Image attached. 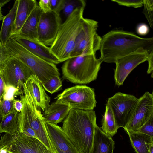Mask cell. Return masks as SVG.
Instances as JSON below:
<instances>
[{"instance_id":"60d3db41","label":"cell","mask_w":153,"mask_h":153,"mask_svg":"<svg viewBox=\"0 0 153 153\" xmlns=\"http://www.w3.org/2000/svg\"><path fill=\"white\" fill-rule=\"evenodd\" d=\"M4 16L2 13L1 9H0V21H3L4 19Z\"/></svg>"},{"instance_id":"603a6c76","label":"cell","mask_w":153,"mask_h":153,"mask_svg":"<svg viewBox=\"0 0 153 153\" xmlns=\"http://www.w3.org/2000/svg\"><path fill=\"white\" fill-rule=\"evenodd\" d=\"M132 147L136 153H149L153 145V138L138 132H127Z\"/></svg>"},{"instance_id":"7c38bea8","label":"cell","mask_w":153,"mask_h":153,"mask_svg":"<svg viewBox=\"0 0 153 153\" xmlns=\"http://www.w3.org/2000/svg\"><path fill=\"white\" fill-rule=\"evenodd\" d=\"M153 115V94L146 92L140 98L128 123L124 128L127 132H136Z\"/></svg>"},{"instance_id":"4fadbf2b","label":"cell","mask_w":153,"mask_h":153,"mask_svg":"<svg viewBox=\"0 0 153 153\" xmlns=\"http://www.w3.org/2000/svg\"><path fill=\"white\" fill-rule=\"evenodd\" d=\"M59 14L51 10L41 14L38 28L39 42L47 46L54 42L62 23Z\"/></svg>"},{"instance_id":"f35d334b","label":"cell","mask_w":153,"mask_h":153,"mask_svg":"<svg viewBox=\"0 0 153 153\" xmlns=\"http://www.w3.org/2000/svg\"><path fill=\"white\" fill-rule=\"evenodd\" d=\"M10 1V0H0V9H1L2 7Z\"/></svg>"},{"instance_id":"4316f807","label":"cell","mask_w":153,"mask_h":153,"mask_svg":"<svg viewBox=\"0 0 153 153\" xmlns=\"http://www.w3.org/2000/svg\"><path fill=\"white\" fill-rule=\"evenodd\" d=\"M42 84L45 91L52 94L58 91L62 85V81L58 75L53 76Z\"/></svg>"},{"instance_id":"f546056e","label":"cell","mask_w":153,"mask_h":153,"mask_svg":"<svg viewBox=\"0 0 153 153\" xmlns=\"http://www.w3.org/2000/svg\"><path fill=\"white\" fill-rule=\"evenodd\" d=\"M13 100L2 99L0 101V116L1 117L9 114L14 109L13 107Z\"/></svg>"},{"instance_id":"8fae6325","label":"cell","mask_w":153,"mask_h":153,"mask_svg":"<svg viewBox=\"0 0 153 153\" xmlns=\"http://www.w3.org/2000/svg\"><path fill=\"white\" fill-rule=\"evenodd\" d=\"M0 67L5 85L13 86L23 92L27 81L33 75L31 70L22 62L11 56Z\"/></svg>"},{"instance_id":"9c48e42d","label":"cell","mask_w":153,"mask_h":153,"mask_svg":"<svg viewBox=\"0 0 153 153\" xmlns=\"http://www.w3.org/2000/svg\"><path fill=\"white\" fill-rule=\"evenodd\" d=\"M57 103H65L71 109L93 110L97 102L94 89L85 85H76L65 89L55 98Z\"/></svg>"},{"instance_id":"d590c367","label":"cell","mask_w":153,"mask_h":153,"mask_svg":"<svg viewBox=\"0 0 153 153\" xmlns=\"http://www.w3.org/2000/svg\"><path fill=\"white\" fill-rule=\"evenodd\" d=\"M149 28L148 25L144 23L139 25L136 28L137 33L140 35H145L149 33Z\"/></svg>"},{"instance_id":"6da1fadb","label":"cell","mask_w":153,"mask_h":153,"mask_svg":"<svg viewBox=\"0 0 153 153\" xmlns=\"http://www.w3.org/2000/svg\"><path fill=\"white\" fill-rule=\"evenodd\" d=\"M99 50L102 62L115 63L117 59L136 52L153 53V38H142L123 30H111L101 37Z\"/></svg>"},{"instance_id":"30bf717a","label":"cell","mask_w":153,"mask_h":153,"mask_svg":"<svg viewBox=\"0 0 153 153\" xmlns=\"http://www.w3.org/2000/svg\"><path fill=\"white\" fill-rule=\"evenodd\" d=\"M138 98L135 96L118 92L109 98L107 103L111 107L119 128H124L129 121Z\"/></svg>"},{"instance_id":"d6a6232c","label":"cell","mask_w":153,"mask_h":153,"mask_svg":"<svg viewBox=\"0 0 153 153\" xmlns=\"http://www.w3.org/2000/svg\"><path fill=\"white\" fill-rule=\"evenodd\" d=\"M11 56L5 45L0 42V67L7 59Z\"/></svg>"},{"instance_id":"44dd1931","label":"cell","mask_w":153,"mask_h":153,"mask_svg":"<svg viewBox=\"0 0 153 153\" xmlns=\"http://www.w3.org/2000/svg\"><path fill=\"white\" fill-rule=\"evenodd\" d=\"M114 142L97 125L95 129L91 153H113Z\"/></svg>"},{"instance_id":"8992f818","label":"cell","mask_w":153,"mask_h":153,"mask_svg":"<svg viewBox=\"0 0 153 153\" xmlns=\"http://www.w3.org/2000/svg\"><path fill=\"white\" fill-rule=\"evenodd\" d=\"M5 46L11 56L27 66L42 84L45 82L53 76L60 75L55 64L46 61L33 54L14 39L11 38Z\"/></svg>"},{"instance_id":"2e32d148","label":"cell","mask_w":153,"mask_h":153,"mask_svg":"<svg viewBox=\"0 0 153 153\" xmlns=\"http://www.w3.org/2000/svg\"><path fill=\"white\" fill-rule=\"evenodd\" d=\"M13 38L29 51L44 60L55 65L60 63L52 53L50 47L39 42L19 37Z\"/></svg>"},{"instance_id":"e0dca14e","label":"cell","mask_w":153,"mask_h":153,"mask_svg":"<svg viewBox=\"0 0 153 153\" xmlns=\"http://www.w3.org/2000/svg\"><path fill=\"white\" fill-rule=\"evenodd\" d=\"M25 85L38 109L45 111L50 105L51 98L47 94L42 83L34 75H32Z\"/></svg>"},{"instance_id":"ac0fdd59","label":"cell","mask_w":153,"mask_h":153,"mask_svg":"<svg viewBox=\"0 0 153 153\" xmlns=\"http://www.w3.org/2000/svg\"><path fill=\"white\" fill-rule=\"evenodd\" d=\"M42 12L38 5L33 10L19 32L11 38L19 37L30 40L39 41L38 28Z\"/></svg>"},{"instance_id":"7402d4cb","label":"cell","mask_w":153,"mask_h":153,"mask_svg":"<svg viewBox=\"0 0 153 153\" xmlns=\"http://www.w3.org/2000/svg\"><path fill=\"white\" fill-rule=\"evenodd\" d=\"M18 5V0L15 1L13 6L5 16L0 31V42L5 45L12 35L13 27L14 23Z\"/></svg>"},{"instance_id":"3957f363","label":"cell","mask_w":153,"mask_h":153,"mask_svg":"<svg viewBox=\"0 0 153 153\" xmlns=\"http://www.w3.org/2000/svg\"><path fill=\"white\" fill-rule=\"evenodd\" d=\"M19 96L23 107L18 116V131L38 139L53 153H56L49 138L42 114L36 106L26 85Z\"/></svg>"},{"instance_id":"ee69618b","label":"cell","mask_w":153,"mask_h":153,"mask_svg":"<svg viewBox=\"0 0 153 153\" xmlns=\"http://www.w3.org/2000/svg\"></svg>"},{"instance_id":"cb8c5ba5","label":"cell","mask_w":153,"mask_h":153,"mask_svg":"<svg viewBox=\"0 0 153 153\" xmlns=\"http://www.w3.org/2000/svg\"><path fill=\"white\" fill-rule=\"evenodd\" d=\"M19 113L14 109L9 114L1 117L0 122V134H11L18 131Z\"/></svg>"},{"instance_id":"7a4b0ae2","label":"cell","mask_w":153,"mask_h":153,"mask_svg":"<svg viewBox=\"0 0 153 153\" xmlns=\"http://www.w3.org/2000/svg\"><path fill=\"white\" fill-rule=\"evenodd\" d=\"M97 126L94 110L71 109L63 122L62 128L80 153H91Z\"/></svg>"},{"instance_id":"74e56055","label":"cell","mask_w":153,"mask_h":153,"mask_svg":"<svg viewBox=\"0 0 153 153\" xmlns=\"http://www.w3.org/2000/svg\"><path fill=\"white\" fill-rule=\"evenodd\" d=\"M13 107L15 110L19 113L21 111L23 105L20 100L15 99L13 100Z\"/></svg>"},{"instance_id":"52a82bcc","label":"cell","mask_w":153,"mask_h":153,"mask_svg":"<svg viewBox=\"0 0 153 153\" xmlns=\"http://www.w3.org/2000/svg\"><path fill=\"white\" fill-rule=\"evenodd\" d=\"M98 22L93 19L83 18L82 28L75 41L70 58L95 54L99 50L101 37L97 31Z\"/></svg>"},{"instance_id":"9a60e30c","label":"cell","mask_w":153,"mask_h":153,"mask_svg":"<svg viewBox=\"0 0 153 153\" xmlns=\"http://www.w3.org/2000/svg\"><path fill=\"white\" fill-rule=\"evenodd\" d=\"M45 123L49 138L54 148H59L64 153H80L62 127L50 123Z\"/></svg>"},{"instance_id":"7bdbcfd3","label":"cell","mask_w":153,"mask_h":153,"mask_svg":"<svg viewBox=\"0 0 153 153\" xmlns=\"http://www.w3.org/2000/svg\"><path fill=\"white\" fill-rule=\"evenodd\" d=\"M0 136H1V134H0V138H1Z\"/></svg>"},{"instance_id":"ba28073f","label":"cell","mask_w":153,"mask_h":153,"mask_svg":"<svg viewBox=\"0 0 153 153\" xmlns=\"http://www.w3.org/2000/svg\"><path fill=\"white\" fill-rule=\"evenodd\" d=\"M9 153H53L38 139L26 136L19 131L5 134L0 139V149Z\"/></svg>"},{"instance_id":"5b68a950","label":"cell","mask_w":153,"mask_h":153,"mask_svg":"<svg viewBox=\"0 0 153 153\" xmlns=\"http://www.w3.org/2000/svg\"><path fill=\"white\" fill-rule=\"evenodd\" d=\"M102 62L95 54L70 58L62 67L63 77L74 84L89 83L97 79Z\"/></svg>"},{"instance_id":"f1b7e54d","label":"cell","mask_w":153,"mask_h":153,"mask_svg":"<svg viewBox=\"0 0 153 153\" xmlns=\"http://www.w3.org/2000/svg\"><path fill=\"white\" fill-rule=\"evenodd\" d=\"M23 93L13 86L5 85L2 99L13 100L15 99V97L19 96L22 94Z\"/></svg>"},{"instance_id":"e575fe53","label":"cell","mask_w":153,"mask_h":153,"mask_svg":"<svg viewBox=\"0 0 153 153\" xmlns=\"http://www.w3.org/2000/svg\"><path fill=\"white\" fill-rule=\"evenodd\" d=\"M38 5L43 13H46L52 10L50 0H40Z\"/></svg>"},{"instance_id":"1f68e13d","label":"cell","mask_w":153,"mask_h":153,"mask_svg":"<svg viewBox=\"0 0 153 153\" xmlns=\"http://www.w3.org/2000/svg\"><path fill=\"white\" fill-rule=\"evenodd\" d=\"M120 6L139 8L143 6V0H112Z\"/></svg>"},{"instance_id":"d6986e66","label":"cell","mask_w":153,"mask_h":153,"mask_svg":"<svg viewBox=\"0 0 153 153\" xmlns=\"http://www.w3.org/2000/svg\"><path fill=\"white\" fill-rule=\"evenodd\" d=\"M38 5L35 0H18V5L12 36L19 32L29 16Z\"/></svg>"},{"instance_id":"ab89813d","label":"cell","mask_w":153,"mask_h":153,"mask_svg":"<svg viewBox=\"0 0 153 153\" xmlns=\"http://www.w3.org/2000/svg\"><path fill=\"white\" fill-rule=\"evenodd\" d=\"M54 149H55L56 153H64L62 150L60 149L59 148L54 147Z\"/></svg>"},{"instance_id":"484cf974","label":"cell","mask_w":153,"mask_h":153,"mask_svg":"<svg viewBox=\"0 0 153 153\" xmlns=\"http://www.w3.org/2000/svg\"><path fill=\"white\" fill-rule=\"evenodd\" d=\"M86 4L84 0H63L61 12H62L66 19L75 10L79 8L85 7Z\"/></svg>"},{"instance_id":"5bb4252c","label":"cell","mask_w":153,"mask_h":153,"mask_svg":"<svg viewBox=\"0 0 153 153\" xmlns=\"http://www.w3.org/2000/svg\"><path fill=\"white\" fill-rule=\"evenodd\" d=\"M150 54L137 52L117 59L115 62L116 66L114 77L115 85L118 86L123 85L130 72L139 64L147 61Z\"/></svg>"},{"instance_id":"ffe728a7","label":"cell","mask_w":153,"mask_h":153,"mask_svg":"<svg viewBox=\"0 0 153 153\" xmlns=\"http://www.w3.org/2000/svg\"><path fill=\"white\" fill-rule=\"evenodd\" d=\"M71 109L66 104L53 102L50 105L42 114L44 122L45 123L57 125L64 120Z\"/></svg>"},{"instance_id":"836d02e7","label":"cell","mask_w":153,"mask_h":153,"mask_svg":"<svg viewBox=\"0 0 153 153\" xmlns=\"http://www.w3.org/2000/svg\"><path fill=\"white\" fill-rule=\"evenodd\" d=\"M50 1L51 10L60 15L62 9L63 0H50Z\"/></svg>"},{"instance_id":"83f0119b","label":"cell","mask_w":153,"mask_h":153,"mask_svg":"<svg viewBox=\"0 0 153 153\" xmlns=\"http://www.w3.org/2000/svg\"><path fill=\"white\" fill-rule=\"evenodd\" d=\"M143 13L152 28L153 26V0H143Z\"/></svg>"},{"instance_id":"b9f144b4","label":"cell","mask_w":153,"mask_h":153,"mask_svg":"<svg viewBox=\"0 0 153 153\" xmlns=\"http://www.w3.org/2000/svg\"><path fill=\"white\" fill-rule=\"evenodd\" d=\"M149 153H153V145L150 147L149 150Z\"/></svg>"},{"instance_id":"8d00e7d4","label":"cell","mask_w":153,"mask_h":153,"mask_svg":"<svg viewBox=\"0 0 153 153\" xmlns=\"http://www.w3.org/2000/svg\"><path fill=\"white\" fill-rule=\"evenodd\" d=\"M5 84L3 79L1 68L0 67V102L4 94Z\"/></svg>"},{"instance_id":"4dcf8cb0","label":"cell","mask_w":153,"mask_h":153,"mask_svg":"<svg viewBox=\"0 0 153 153\" xmlns=\"http://www.w3.org/2000/svg\"><path fill=\"white\" fill-rule=\"evenodd\" d=\"M136 132L142 133L153 138V115Z\"/></svg>"},{"instance_id":"d4e9b609","label":"cell","mask_w":153,"mask_h":153,"mask_svg":"<svg viewBox=\"0 0 153 153\" xmlns=\"http://www.w3.org/2000/svg\"><path fill=\"white\" fill-rule=\"evenodd\" d=\"M102 131L106 134L111 136H114L117 132L119 128L116 122L112 110L106 103L105 110L102 120Z\"/></svg>"},{"instance_id":"277c9868","label":"cell","mask_w":153,"mask_h":153,"mask_svg":"<svg viewBox=\"0 0 153 153\" xmlns=\"http://www.w3.org/2000/svg\"><path fill=\"white\" fill-rule=\"evenodd\" d=\"M85 8H76L62 23L50 47L52 53L60 62L70 58L76 39L82 27Z\"/></svg>"}]
</instances>
